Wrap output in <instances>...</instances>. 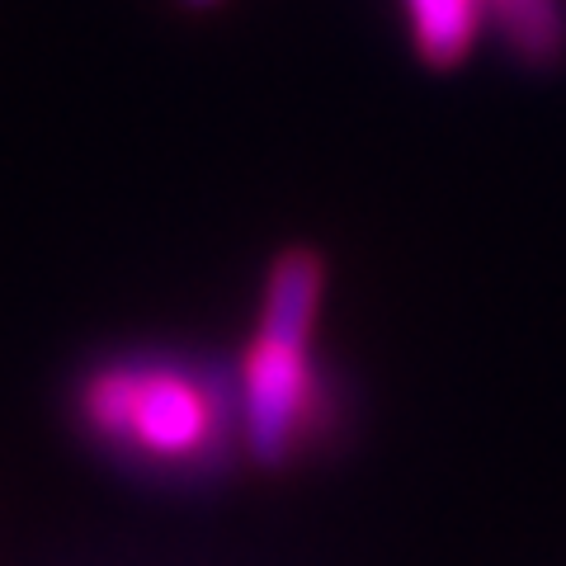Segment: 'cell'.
Segmentation results:
<instances>
[{"instance_id":"1","label":"cell","mask_w":566,"mask_h":566,"mask_svg":"<svg viewBox=\"0 0 566 566\" xmlns=\"http://www.w3.org/2000/svg\"><path fill=\"white\" fill-rule=\"evenodd\" d=\"M66 416L85 449L166 486L208 482L241 458L232 374L189 345L137 340L91 354L66 387Z\"/></svg>"},{"instance_id":"2","label":"cell","mask_w":566,"mask_h":566,"mask_svg":"<svg viewBox=\"0 0 566 566\" xmlns=\"http://www.w3.org/2000/svg\"><path fill=\"white\" fill-rule=\"evenodd\" d=\"M331 260L307 241L270 255L237 359L227 364L237 397L241 458L255 468H297L340 434V374L326 354Z\"/></svg>"},{"instance_id":"3","label":"cell","mask_w":566,"mask_h":566,"mask_svg":"<svg viewBox=\"0 0 566 566\" xmlns=\"http://www.w3.org/2000/svg\"><path fill=\"white\" fill-rule=\"evenodd\" d=\"M411 52L430 71H458L486 43L482 0H397Z\"/></svg>"},{"instance_id":"4","label":"cell","mask_w":566,"mask_h":566,"mask_svg":"<svg viewBox=\"0 0 566 566\" xmlns=\"http://www.w3.org/2000/svg\"><path fill=\"white\" fill-rule=\"evenodd\" d=\"M486 43L520 66H557L566 57V0H482Z\"/></svg>"},{"instance_id":"5","label":"cell","mask_w":566,"mask_h":566,"mask_svg":"<svg viewBox=\"0 0 566 566\" xmlns=\"http://www.w3.org/2000/svg\"><path fill=\"white\" fill-rule=\"evenodd\" d=\"M175 6H180V10H193V14H199V10H222V6H232V0H175Z\"/></svg>"}]
</instances>
